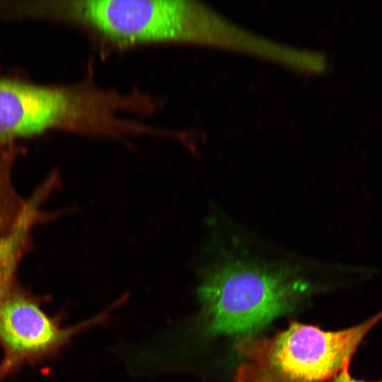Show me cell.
<instances>
[{
	"instance_id": "cell-6",
	"label": "cell",
	"mask_w": 382,
	"mask_h": 382,
	"mask_svg": "<svg viewBox=\"0 0 382 382\" xmlns=\"http://www.w3.org/2000/svg\"><path fill=\"white\" fill-rule=\"evenodd\" d=\"M11 166L0 158V235L11 224L21 207L16 209V198L11 183Z\"/></svg>"
},
{
	"instance_id": "cell-1",
	"label": "cell",
	"mask_w": 382,
	"mask_h": 382,
	"mask_svg": "<svg viewBox=\"0 0 382 382\" xmlns=\"http://www.w3.org/2000/svg\"><path fill=\"white\" fill-rule=\"evenodd\" d=\"M35 12L117 47L174 42L244 52L252 39L250 31L194 0H45L37 1Z\"/></svg>"
},
{
	"instance_id": "cell-5",
	"label": "cell",
	"mask_w": 382,
	"mask_h": 382,
	"mask_svg": "<svg viewBox=\"0 0 382 382\" xmlns=\"http://www.w3.org/2000/svg\"><path fill=\"white\" fill-rule=\"evenodd\" d=\"M100 314L72 327H62L33 299L11 291L0 304V345L4 360L15 368L35 362L56 353L76 333L100 322Z\"/></svg>"
},
{
	"instance_id": "cell-8",
	"label": "cell",
	"mask_w": 382,
	"mask_h": 382,
	"mask_svg": "<svg viewBox=\"0 0 382 382\" xmlns=\"http://www.w3.org/2000/svg\"><path fill=\"white\" fill-rule=\"evenodd\" d=\"M15 368L9 362L4 360L0 364V381Z\"/></svg>"
},
{
	"instance_id": "cell-2",
	"label": "cell",
	"mask_w": 382,
	"mask_h": 382,
	"mask_svg": "<svg viewBox=\"0 0 382 382\" xmlns=\"http://www.w3.org/2000/svg\"><path fill=\"white\" fill-rule=\"evenodd\" d=\"M120 110L115 91L86 82L40 84L0 76V146L51 130L110 135Z\"/></svg>"
},
{
	"instance_id": "cell-4",
	"label": "cell",
	"mask_w": 382,
	"mask_h": 382,
	"mask_svg": "<svg viewBox=\"0 0 382 382\" xmlns=\"http://www.w3.org/2000/svg\"><path fill=\"white\" fill-rule=\"evenodd\" d=\"M306 289L305 282L282 272L226 263L198 287L205 330L210 335L250 334L291 311Z\"/></svg>"
},
{
	"instance_id": "cell-7",
	"label": "cell",
	"mask_w": 382,
	"mask_h": 382,
	"mask_svg": "<svg viewBox=\"0 0 382 382\" xmlns=\"http://www.w3.org/2000/svg\"><path fill=\"white\" fill-rule=\"evenodd\" d=\"M349 366V364L345 365L341 369V371L328 382H371V381L356 380L355 378H353L350 376ZM374 382H382V381H374Z\"/></svg>"
},
{
	"instance_id": "cell-3",
	"label": "cell",
	"mask_w": 382,
	"mask_h": 382,
	"mask_svg": "<svg viewBox=\"0 0 382 382\" xmlns=\"http://www.w3.org/2000/svg\"><path fill=\"white\" fill-rule=\"evenodd\" d=\"M382 320V310L339 331L291 323L270 337L245 336L235 382H328L350 359L365 336Z\"/></svg>"
}]
</instances>
